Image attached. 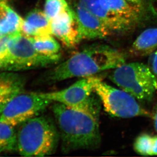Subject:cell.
Listing matches in <instances>:
<instances>
[{"instance_id": "obj_5", "label": "cell", "mask_w": 157, "mask_h": 157, "mask_svg": "<svg viewBox=\"0 0 157 157\" xmlns=\"http://www.w3.org/2000/svg\"><path fill=\"white\" fill-rule=\"evenodd\" d=\"M60 59V54L48 56L39 53L31 38L21 33L9 38L3 70L17 72L40 68L57 64Z\"/></svg>"}, {"instance_id": "obj_6", "label": "cell", "mask_w": 157, "mask_h": 157, "mask_svg": "<svg viewBox=\"0 0 157 157\" xmlns=\"http://www.w3.org/2000/svg\"><path fill=\"white\" fill-rule=\"evenodd\" d=\"M94 93L110 116L124 119L136 117H151V113L141 106L134 97L122 89H117L100 77L90 76Z\"/></svg>"}, {"instance_id": "obj_2", "label": "cell", "mask_w": 157, "mask_h": 157, "mask_svg": "<svg viewBox=\"0 0 157 157\" xmlns=\"http://www.w3.org/2000/svg\"><path fill=\"white\" fill-rule=\"evenodd\" d=\"M126 61V55L119 49L106 45H94L46 71L38 81L49 85L74 77H90L114 69Z\"/></svg>"}, {"instance_id": "obj_16", "label": "cell", "mask_w": 157, "mask_h": 157, "mask_svg": "<svg viewBox=\"0 0 157 157\" xmlns=\"http://www.w3.org/2000/svg\"><path fill=\"white\" fill-rule=\"evenodd\" d=\"M112 12L135 25L140 14V6L132 4L127 0H101Z\"/></svg>"}, {"instance_id": "obj_23", "label": "cell", "mask_w": 157, "mask_h": 157, "mask_svg": "<svg viewBox=\"0 0 157 157\" xmlns=\"http://www.w3.org/2000/svg\"><path fill=\"white\" fill-rule=\"evenodd\" d=\"M151 117L153 119L155 129L157 133V102L153 109V112L151 113Z\"/></svg>"}, {"instance_id": "obj_7", "label": "cell", "mask_w": 157, "mask_h": 157, "mask_svg": "<svg viewBox=\"0 0 157 157\" xmlns=\"http://www.w3.org/2000/svg\"><path fill=\"white\" fill-rule=\"evenodd\" d=\"M52 102L39 93L21 92L7 104L0 116V121L15 127L38 116Z\"/></svg>"}, {"instance_id": "obj_12", "label": "cell", "mask_w": 157, "mask_h": 157, "mask_svg": "<svg viewBox=\"0 0 157 157\" xmlns=\"http://www.w3.org/2000/svg\"><path fill=\"white\" fill-rule=\"evenodd\" d=\"M25 80L15 72L0 74V116L7 104L18 94L24 92Z\"/></svg>"}, {"instance_id": "obj_15", "label": "cell", "mask_w": 157, "mask_h": 157, "mask_svg": "<svg viewBox=\"0 0 157 157\" xmlns=\"http://www.w3.org/2000/svg\"><path fill=\"white\" fill-rule=\"evenodd\" d=\"M157 50V27L142 32L131 47L130 52L134 56H150Z\"/></svg>"}, {"instance_id": "obj_9", "label": "cell", "mask_w": 157, "mask_h": 157, "mask_svg": "<svg viewBox=\"0 0 157 157\" xmlns=\"http://www.w3.org/2000/svg\"><path fill=\"white\" fill-rule=\"evenodd\" d=\"M52 35L68 48H74L81 41L75 12L70 8L51 21Z\"/></svg>"}, {"instance_id": "obj_21", "label": "cell", "mask_w": 157, "mask_h": 157, "mask_svg": "<svg viewBox=\"0 0 157 157\" xmlns=\"http://www.w3.org/2000/svg\"><path fill=\"white\" fill-rule=\"evenodd\" d=\"M10 37L4 36L0 39V70H3L4 67L7 46Z\"/></svg>"}, {"instance_id": "obj_18", "label": "cell", "mask_w": 157, "mask_h": 157, "mask_svg": "<svg viewBox=\"0 0 157 157\" xmlns=\"http://www.w3.org/2000/svg\"><path fill=\"white\" fill-rule=\"evenodd\" d=\"M31 39L35 48L39 53L48 56L60 54V45L52 37V35L34 37Z\"/></svg>"}, {"instance_id": "obj_11", "label": "cell", "mask_w": 157, "mask_h": 157, "mask_svg": "<svg viewBox=\"0 0 157 157\" xmlns=\"http://www.w3.org/2000/svg\"><path fill=\"white\" fill-rule=\"evenodd\" d=\"M79 3L98 18L112 33L126 31L134 25L112 12L101 0H79Z\"/></svg>"}, {"instance_id": "obj_13", "label": "cell", "mask_w": 157, "mask_h": 157, "mask_svg": "<svg viewBox=\"0 0 157 157\" xmlns=\"http://www.w3.org/2000/svg\"><path fill=\"white\" fill-rule=\"evenodd\" d=\"M21 33L31 38L52 35L51 21L44 12L35 9L24 19Z\"/></svg>"}, {"instance_id": "obj_10", "label": "cell", "mask_w": 157, "mask_h": 157, "mask_svg": "<svg viewBox=\"0 0 157 157\" xmlns=\"http://www.w3.org/2000/svg\"><path fill=\"white\" fill-rule=\"evenodd\" d=\"M81 41L103 39L113 33L98 18L79 3L75 11Z\"/></svg>"}, {"instance_id": "obj_14", "label": "cell", "mask_w": 157, "mask_h": 157, "mask_svg": "<svg viewBox=\"0 0 157 157\" xmlns=\"http://www.w3.org/2000/svg\"><path fill=\"white\" fill-rule=\"evenodd\" d=\"M22 19L7 3L0 0V32L12 37L21 33Z\"/></svg>"}, {"instance_id": "obj_17", "label": "cell", "mask_w": 157, "mask_h": 157, "mask_svg": "<svg viewBox=\"0 0 157 157\" xmlns=\"http://www.w3.org/2000/svg\"><path fill=\"white\" fill-rule=\"evenodd\" d=\"M14 127L0 121V153L17 151V132Z\"/></svg>"}, {"instance_id": "obj_24", "label": "cell", "mask_w": 157, "mask_h": 157, "mask_svg": "<svg viewBox=\"0 0 157 157\" xmlns=\"http://www.w3.org/2000/svg\"><path fill=\"white\" fill-rule=\"evenodd\" d=\"M127 1L132 4L138 6H140L141 1V0H127Z\"/></svg>"}, {"instance_id": "obj_1", "label": "cell", "mask_w": 157, "mask_h": 157, "mask_svg": "<svg viewBox=\"0 0 157 157\" xmlns=\"http://www.w3.org/2000/svg\"><path fill=\"white\" fill-rule=\"evenodd\" d=\"M100 108V102L83 109L71 108L59 103L53 104L52 112L63 153L93 150L99 147Z\"/></svg>"}, {"instance_id": "obj_22", "label": "cell", "mask_w": 157, "mask_h": 157, "mask_svg": "<svg viewBox=\"0 0 157 157\" xmlns=\"http://www.w3.org/2000/svg\"><path fill=\"white\" fill-rule=\"evenodd\" d=\"M147 65L157 77V50L149 56Z\"/></svg>"}, {"instance_id": "obj_4", "label": "cell", "mask_w": 157, "mask_h": 157, "mask_svg": "<svg viewBox=\"0 0 157 157\" xmlns=\"http://www.w3.org/2000/svg\"><path fill=\"white\" fill-rule=\"evenodd\" d=\"M110 80L138 101L150 102L157 90V77L147 64L124 63L112 70Z\"/></svg>"}, {"instance_id": "obj_8", "label": "cell", "mask_w": 157, "mask_h": 157, "mask_svg": "<svg viewBox=\"0 0 157 157\" xmlns=\"http://www.w3.org/2000/svg\"><path fill=\"white\" fill-rule=\"evenodd\" d=\"M93 85L90 76L83 77L67 88L56 92L39 93L43 98L77 109H83L97 100L93 95Z\"/></svg>"}, {"instance_id": "obj_3", "label": "cell", "mask_w": 157, "mask_h": 157, "mask_svg": "<svg viewBox=\"0 0 157 157\" xmlns=\"http://www.w3.org/2000/svg\"><path fill=\"white\" fill-rule=\"evenodd\" d=\"M59 142L56 124L48 116H36L26 121L17 132V151L25 157L51 155Z\"/></svg>"}, {"instance_id": "obj_20", "label": "cell", "mask_w": 157, "mask_h": 157, "mask_svg": "<svg viewBox=\"0 0 157 157\" xmlns=\"http://www.w3.org/2000/svg\"><path fill=\"white\" fill-rule=\"evenodd\" d=\"M69 8L66 0H46L44 12L51 21Z\"/></svg>"}, {"instance_id": "obj_19", "label": "cell", "mask_w": 157, "mask_h": 157, "mask_svg": "<svg viewBox=\"0 0 157 157\" xmlns=\"http://www.w3.org/2000/svg\"><path fill=\"white\" fill-rule=\"evenodd\" d=\"M154 147V135L142 133L135 139L134 150L138 154L144 156H153Z\"/></svg>"}]
</instances>
